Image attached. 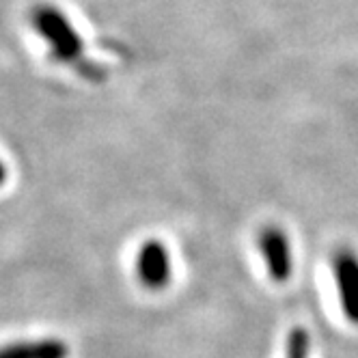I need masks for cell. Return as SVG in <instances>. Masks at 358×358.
Segmentation results:
<instances>
[{"label": "cell", "mask_w": 358, "mask_h": 358, "mask_svg": "<svg viewBox=\"0 0 358 358\" xmlns=\"http://www.w3.org/2000/svg\"><path fill=\"white\" fill-rule=\"evenodd\" d=\"M259 250L272 280L285 283L294 270V257L287 234L276 227H266L259 236Z\"/></svg>", "instance_id": "cell-3"}, {"label": "cell", "mask_w": 358, "mask_h": 358, "mask_svg": "<svg viewBox=\"0 0 358 358\" xmlns=\"http://www.w3.org/2000/svg\"><path fill=\"white\" fill-rule=\"evenodd\" d=\"M311 339L304 328H294L287 337V356L285 358H309Z\"/></svg>", "instance_id": "cell-6"}, {"label": "cell", "mask_w": 358, "mask_h": 358, "mask_svg": "<svg viewBox=\"0 0 358 358\" xmlns=\"http://www.w3.org/2000/svg\"><path fill=\"white\" fill-rule=\"evenodd\" d=\"M33 24L37 33L50 43L59 61H76L83 55V39L73 31L69 20L55 7L39 5L33 11Z\"/></svg>", "instance_id": "cell-1"}, {"label": "cell", "mask_w": 358, "mask_h": 358, "mask_svg": "<svg viewBox=\"0 0 358 358\" xmlns=\"http://www.w3.org/2000/svg\"><path fill=\"white\" fill-rule=\"evenodd\" d=\"M332 276L345 317L352 324H358V255L350 248L337 250L332 255Z\"/></svg>", "instance_id": "cell-2"}, {"label": "cell", "mask_w": 358, "mask_h": 358, "mask_svg": "<svg viewBox=\"0 0 358 358\" xmlns=\"http://www.w3.org/2000/svg\"><path fill=\"white\" fill-rule=\"evenodd\" d=\"M69 350L59 339L17 341L0 348V358H67Z\"/></svg>", "instance_id": "cell-5"}, {"label": "cell", "mask_w": 358, "mask_h": 358, "mask_svg": "<svg viewBox=\"0 0 358 358\" xmlns=\"http://www.w3.org/2000/svg\"><path fill=\"white\" fill-rule=\"evenodd\" d=\"M136 272L147 289H162L171 280V255L160 240H147L136 257Z\"/></svg>", "instance_id": "cell-4"}, {"label": "cell", "mask_w": 358, "mask_h": 358, "mask_svg": "<svg viewBox=\"0 0 358 358\" xmlns=\"http://www.w3.org/2000/svg\"><path fill=\"white\" fill-rule=\"evenodd\" d=\"M5 179H7V169H5V164L0 162V186L5 184Z\"/></svg>", "instance_id": "cell-7"}]
</instances>
